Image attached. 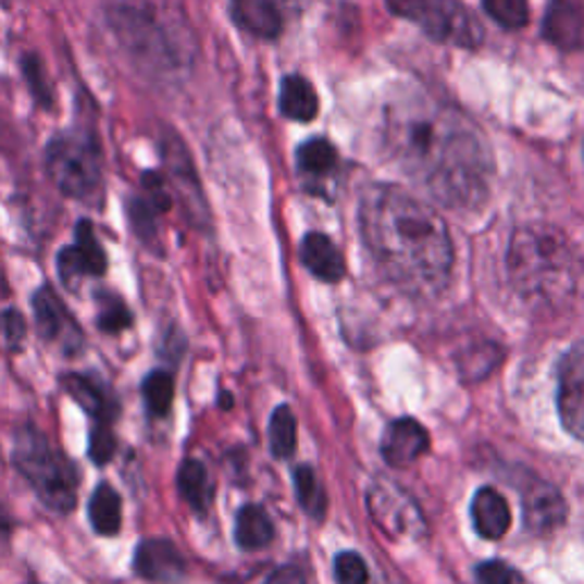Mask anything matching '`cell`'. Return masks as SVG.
<instances>
[{
    "mask_svg": "<svg viewBox=\"0 0 584 584\" xmlns=\"http://www.w3.org/2000/svg\"><path fill=\"white\" fill-rule=\"evenodd\" d=\"M386 149L402 172L440 206L471 210L486 201L494 156L459 110L411 89L386 108Z\"/></svg>",
    "mask_w": 584,
    "mask_h": 584,
    "instance_id": "cell-1",
    "label": "cell"
},
{
    "mask_svg": "<svg viewBox=\"0 0 584 584\" xmlns=\"http://www.w3.org/2000/svg\"><path fill=\"white\" fill-rule=\"evenodd\" d=\"M359 224L388 282L423 299L446 290L455 247L446 222L432 206L397 185L375 183L361 197Z\"/></svg>",
    "mask_w": 584,
    "mask_h": 584,
    "instance_id": "cell-2",
    "label": "cell"
},
{
    "mask_svg": "<svg viewBox=\"0 0 584 584\" xmlns=\"http://www.w3.org/2000/svg\"><path fill=\"white\" fill-rule=\"evenodd\" d=\"M507 272L517 293L536 309H557L571 301L582 263L562 231L550 224H527L513 233Z\"/></svg>",
    "mask_w": 584,
    "mask_h": 584,
    "instance_id": "cell-3",
    "label": "cell"
},
{
    "mask_svg": "<svg viewBox=\"0 0 584 584\" xmlns=\"http://www.w3.org/2000/svg\"><path fill=\"white\" fill-rule=\"evenodd\" d=\"M110 26L124 51L153 78L178 76L192 64V35L181 14L160 0H122Z\"/></svg>",
    "mask_w": 584,
    "mask_h": 584,
    "instance_id": "cell-4",
    "label": "cell"
},
{
    "mask_svg": "<svg viewBox=\"0 0 584 584\" xmlns=\"http://www.w3.org/2000/svg\"><path fill=\"white\" fill-rule=\"evenodd\" d=\"M14 469L30 482L35 494L55 513H72L78 502V469L39 427L16 430L12 448Z\"/></svg>",
    "mask_w": 584,
    "mask_h": 584,
    "instance_id": "cell-5",
    "label": "cell"
},
{
    "mask_svg": "<svg viewBox=\"0 0 584 584\" xmlns=\"http://www.w3.org/2000/svg\"><path fill=\"white\" fill-rule=\"evenodd\" d=\"M46 170L55 188L83 203H91L101 192V156L89 133L66 131L55 135L46 149Z\"/></svg>",
    "mask_w": 584,
    "mask_h": 584,
    "instance_id": "cell-6",
    "label": "cell"
},
{
    "mask_svg": "<svg viewBox=\"0 0 584 584\" xmlns=\"http://www.w3.org/2000/svg\"><path fill=\"white\" fill-rule=\"evenodd\" d=\"M388 10L423 30L427 37L457 49H477L484 28L477 16L459 0H386Z\"/></svg>",
    "mask_w": 584,
    "mask_h": 584,
    "instance_id": "cell-7",
    "label": "cell"
},
{
    "mask_svg": "<svg viewBox=\"0 0 584 584\" xmlns=\"http://www.w3.org/2000/svg\"><path fill=\"white\" fill-rule=\"evenodd\" d=\"M368 509L375 521L388 536H405V539H418L427 532L423 513L418 505L405 494L400 486L388 480L372 482L368 490Z\"/></svg>",
    "mask_w": 584,
    "mask_h": 584,
    "instance_id": "cell-8",
    "label": "cell"
},
{
    "mask_svg": "<svg viewBox=\"0 0 584 584\" xmlns=\"http://www.w3.org/2000/svg\"><path fill=\"white\" fill-rule=\"evenodd\" d=\"M557 380V409L562 425L584 443V340L564 355Z\"/></svg>",
    "mask_w": 584,
    "mask_h": 584,
    "instance_id": "cell-9",
    "label": "cell"
},
{
    "mask_svg": "<svg viewBox=\"0 0 584 584\" xmlns=\"http://www.w3.org/2000/svg\"><path fill=\"white\" fill-rule=\"evenodd\" d=\"M33 311H35V322H37V334L41 336L44 343H58L66 355H78L83 347V332L72 318V313L66 311L64 301L55 295L51 286H41L33 295Z\"/></svg>",
    "mask_w": 584,
    "mask_h": 584,
    "instance_id": "cell-10",
    "label": "cell"
},
{
    "mask_svg": "<svg viewBox=\"0 0 584 584\" xmlns=\"http://www.w3.org/2000/svg\"><path fill=\"white\" fill-rule=\"evenodd\" d=\"M523 513L534 534H548L567 521V500L552 484L534 480L523 488Z\"/></svg>",
    "mask_w": 584,
    "mask_h": 584,
    "instance_id": "cell-11",
    "label": "cell"
},
{
    "mask_svg": "<svg viewBox=\"0 0 584 584\" xmlns=\"http://www.w3.org/2000/svg\"><path fill=\"white\" fill-rule=\"evenodd\" d=\"M60 384L87 415L95 418V423L112 425L116 415H120V402L99 377L83 375V372H66Z\"/></svg>",
    "mask_w": 584,
    "mask_h": 584,
    "instance_id": "cell-12",
    "label": "cell"
},
{
    "mask_svg": "<svg viewBox=\"0 0 584 584\" xmlns=\"http://www.w3.org/2000/svg\"><path fill=\"white\" fill-rule=\"evenodd\" d=\"M133 569L149 582L172 584L185 575V559L170 539H145L135 548Z\"/></svg>",
    "mask_w": 584,
    "mask_h": 584,
    "instance_id": "cell-13",
    "label": "cell"
},
{
    "mask_svg": "<svg viewBox=\"0 0 584 584\" xmlns=\"http://www.w3.org/2000/svg\"><path fill=\"white\" fill-rule=\"evenodd\" d=\"M430 450L427 430L411 418H400L388 425L382 438V457L395 469H407Z\"/></svg>",
    "mask_w": 584,
    "mask_h": 584,
    "instance_id": "cell-14",
    "label": "cell"
},
{
    "mask_svg": "<svg viewBox=\"0 0 584 584\" xmlns=\"http://www.w3.org/2000/svg\"><path fill=\"white\" fill-rule=\"evenodd\" d=\"M544 37L562 51L584 49V12L577 0H550Z\"/></svg>",
    "mask_w": 584,
    "mask_h": 584,
    "instance_id": "cell-15",
    "label": "cell"
},
{
    "mask_svg": "<svg viewBox=\"0 0 584 584\" xmlns=\"http://www.w3.org/2000/svg\"><path fill=\"white\" fill-rule=\"evenodd\" d=\"M301 263L324 284H338L345 276V261L338 247L324 233H309L301 240Z\"/></svg>",
    "mask_w": 584,
    "mask_h": 584,
    "instance_id": "cell-16",
    "label": "cell"
},
{
    "mask_svg": "<svg viewBox=\"0 0 584 584\" xmlns=\"http://www.w3.org/2000/svg\"><path fill=\"white\" fill-rule=\"evenodd\" d=\"M471 517H473L475 532L488 542L502 539L511 525V509L507 500L490 486L480 488L475 494L473 505H471Z\"/></svg>",
    "mask_w": 584,
    "mask_h": 584,
    "instance_id": "cell-17",
    "label": "cell"
},
{
    "mask_svg": "<svg viewBox=\"0 0 584 584\" xmlns=\"http://www.w3.org/2000/svg\"><path fill=\"white\" fill-rule=\"evenodd\" d=\"M228 8L236 26L253 37L274 39L284 28L282 14L272 0H231Z\"/></svg>",
    "mask_w": 584,
    "mask_h": 584,
    "instance_id": "cell-18",
    "label": "cell"
},
{
    "mask_svg": "<svg viewBox=\"0 0 584 584\" xmlns=\"http://www.w3.org/2000/svg\"><path fill=\"white\" fill-rule=\"evenodd\" d=\"M282 114L293 122H313L320 112V99L313 85L297 74L286 76L282 83V97H278Z\"/></svg>",
    "mask_w": 584,
    "mask_h": 584,
    "instance_id": "cell-19",
    "label": "cell"
},
{
    "mask_svg": "<svg viewBox=\"0 0 584 584\" xmlns=\"http://www.w3.org/2000/svg\"><path fill=\"white\" fill-rule=\"evenodd\" d=\"M274 539V523L259 505H245L236 517V544L247 550H263Z\"/></svg>",
    "mask_w": 584,
    "mask_h": 584,
    "instance_id": "cell-20",
    "label": "cell"
},
{
    "mask_svg": "<svg viewBox=\"0 0 584 584\" xmlns=\"http://www.w3.org/2000/svg\"><path fill=\"white\" fill-rule=\"evenodd\" d=\"M176 484H178V494L183 500L190 505L192 511L206 513L210 507V500H213V484H210L206 465L199 459H185L178 465L176 473Z\"/></svg>",
    "mask_w": 584,
    "mask_h": 584,
    "instance_id": "cell-21",
    "label": "cell"
},
{
    "mask_svg": "<svg viewBox=\"0 0 584 584\" xmlns=\"http://www.w3.org/2000/svg\"><path fill=\"white\" fill-rule=\"evenodd\" d=\"M89 523L101 536H114L122 530V496L108 482H101L89 498Z\"/></svg>",
    "mask_w": 584,
    "mask_h": 584,
    "instance_id": "cell-22",
    "label": "cell"
},
{
    "mask_svg": "<svg viewBox=\"0 0 584 584\" xmlns=\"http://www.w3.org/2000/svg\"><path fill=\"white\" fill-rule=\"evenodd\" d=\"M162 156H165L170 174H172V178L176 183V188L183 192L185 201L195 203V206H203V197H201L199 183H197V176H195L192 160H190L188 151H185V145L172 139V142H167L165 149H162Z\"/></svg>",
    "mask_w": 584,
    "mask_h": 584,
    "instance_id": "cell-23",
    "label": "cell"
},
{
    "mask_svg": "<svg viewBox=\"0 0 584 584\" xmlns=\"http://www.w3.org/2000/svg\"><path fill=\"white\" fill-rule=\"evenodd\" d=\"M297 162L299 170L309 176H326L332 174L338 165V151L336 147L330 142V139H309V142H303L297 151Z\"/></svg>",
    "mask_w": 584,
    "mask_h": 584,
    "instance_id": "cell-24",
    "label": "cell"
},
{
    "mask_svg": "<svg viewBox=\"0 0 584 584\" xmlns=\"http://www.w3.org/2000/svg\"><path fill=\"white\" fill-rule=\"evenodd\" d=\"M295 490L301 509L307 511L311 519L322 521L326 513V490L318 480L315 471L309 469V465H299L295 471Z\"/></svg>",
    "mask_w": 584,
    "mask_h": 584,
    "instance_id": "cell-25",
    "label": "cell"
},
{
    "mask_svg": "<svg viewBox=\"0 0 584 584\" xmlns=\"http://www.w3.org/2000/svg\"><path fill=\"white\" fill-rule=\"evenodd\" d=\"M174 377L167 370H153L142 382L145 405L151 418H165L174 405Z\"/></svg>",
    "mask_w": 584,
    "mask_h": 584,
    "instance_id": "cell-26",
    "label": "cell"
},
{
    "mask_svg": "<svg viewBox=\"0 0 584 584\" xmlns=\"http://www.w3.org/2000/svg\"><path fill=\"white\" fill-rule=\"evenodd\" d=\"M97 301H99V313H97V326L103 334H122L126 332L128 326H133V313L126 307V301L108 290H99L97 293Z\"/></svg>",
    "mask_w": 584,
    "mask_h": 584,
    "instance_id": "cell-27",
    "label": "cell"
},
{
    "mask_svg": "<svg viewBox=\"0 0 584 584\" xmlns=\"http://www.w3.org/2000/svg\"><path fill=\"white\" fill-rule=\"evenodd\" d=\"M297 446V420L293 411L284 405L276 407L270 418V448L278 459H288Z\"/></svg>",
    "mask_w": 584,
    "mask_h": 584,
    "instance_id": "cell-28",
    "label": "cell"
},
{
    "mask_svg": "<svg viewBox=\"0 0 584 584\" xmlns=\"http://www.w3.org/2000/svg\"><path fill=\"white\" fill-rule=\"evenodd\" d=\"M80 253V259L85 263L87 276H103L108 272V256L101 247V243L97 240L95 226H91L89 220H80L76 226V245H74Z\"/></svg>",
    "mask_w": 584,
    "mask_h": 584,
    "instance_id": "cell-29",
    "label": "cell"
},
{
    "mask_svg": "<svg viewBox=\"0 0 584 584\" xmlns=\"http://www.w3.org/2000/svg\"><path fill=\"white\" fill-rule=\"evenodd\" d=\"M158 210L149 203L147 197H133L128 201V220L131 228L147 249L158 251V224H156Z\"/></svg>",
    "mask_w": 584,
    "mask_h": 584,
    "instance_id": "cell-30",
    "label": "cell"
},
{
    "mask_svg": "<svg viewBox=\"0 0 584 584\" xmlns=\"http://www.w3.org/2000/svg\"><path fill=\"white\" fill-rule=\"evenodd\" d=\"M484 12L507 30H521L530 21L527 0H482Z\"/></svg>",
    "mask_w": 584,
    "mask_h": 584,
    "instance_id": "cell-31",
    "label": "cell"
},
{
    "mask_svg": "<svg viewBox=\"0 0 584 584\" xmlns=\"http://www.w3.org/2000/svg\"><path fill=\"white\" fill-rule=\"evenodd\" d=\"M21 69L23 74H26V80L30 85V91L35 101L49 110L53 105V91H51V85H49V78H46V72H44V64L41 60L35 55V53H28L26 58L21 60Z\"/></svg>",
    "mask_w": 584,
    "mask_h": 584,
    "instance_id": "cell-32",
    "label": "cell"
},
{
    "mask_svg": "<svg viewBox=\"0 0 584 584\" xmlns=\"http://www.w3.org/2000/svg\"><path fill=\"white\" fill-rule=\"evenodd\" d=\"M58 274H60V282L64 284L66 290H78L80 282L87 276L85 263H83L80 253H78V249L74 245L64 247L58 253Z\"/></svg>",
    "mask_w": 584,
    "mask_h": 584,
    "instance_id": "cell-33",
    "label": "cell"
},
{
    "mask_svg": "<svg viewBox=\"0 0 584 584\" xmlns=\"http://www.w3.org/2000/svg\"><path fill=\"white\" fill-rule=\"evenodd\" d=\"M116 452V436L112 425L95 423V430L89 434V459L97 465H105Z\"/></svg>",
    "mask_w": 584,
    "mask_h": 584,
    "instance_id": "cell-34",
    "label": "cell"
},
{
    "mask_svg": "<svg viewBox=\"0 0 584 584\" xmlns=\"http://www.w3.org/2000/svg\"><path fill=\"white\" fill-rule=\"evenodd\" d=\"M336 580L338 584H368L370 573L363 557L357 552H343L336 557Z\"/></svg>",
    "mask_w": 584,
    "mask_h": 584,
    "instance_id": "cell-35",
    "label": "cell"
},
{
    "mask_svg": "<svg viewBox=\"0 0 584 584\" xmlns=\"http://www.w3.org/2000/svg\"><path fill=\"white\" fill-rule=\"evenodd\" d=\"M0 332H3V340L10 352H18L23 347V340H26L28 324L16 309H8L0 315Z\"/></svg>",
    "mask_w": 584,
    "mask_h": 584,
    "instance_id": "cell-36",
    "label": "cell"
},
{
    "mask_svg": "<svg viewBox=\"0 0 584 584\" xmlns=\"http://www.w3.org/2000/svg\"><path fill=\"white\" fill-rule=\"evenodd\" d=\"M145 190H147L149 203L158 210V213H167V210L172 208V197L165 188V181H162L156 172H147L145 174Z\"/></svg>",
    "mask_w": 584,
    "mask_h": 584,
    "instance_id": "cell-37",
    "label": "cell"
},
{
    "mask_svg": "<svg viewBox=\"0 0 584 584\" xmlns=\"http://www.w3.org/2000/svg\"><path fill=\"white\" fill-rule=\"evenodd\" d=\"M480 584H519V575L502 562H486L477 567Z\"/></svg>",
    "mask_w": 584,
    "mask_h": 584,
    "instance_id": "cell-38",
    "label": "cell"
},
{
    "mask_svg": "<svg viewBox=\"0 0 584 584\" xmlns=\"http://www.w3.org/2000/svg\"><path fill=\"white\" fill-rule=\"evenodd\" d=\"M265 584H307V577L297 567H282L270 575Z\"/></svg>",
    "mask_w": 584,
    "mask_h": 584,
    "instance_id": "cell-39",
    "label": "cell"
}]
</instances>
